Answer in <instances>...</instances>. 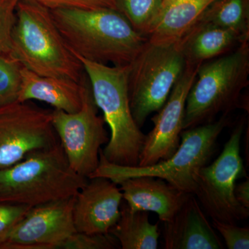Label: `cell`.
Masks as SVG:
<instances>
[{
  "label": "cell",
  "mask_w": 249,
  "mask_h": 249,
  "mask_svg": "<svg viewBox=\"0 0 249 249\" xmlns=\"http://www.w3.org/2000/svg\"><path fill=\"white\" fill-rule=\"evenodd\" d=\"M69 49L77 58L112 66L130 65L147 43L114 9L51 10Z\"/></svg>",
  "instance_id": "cell-1"
},
{
  "label": "cell",
  "mask_w": 249,
  "mask_h": 249,
  "mask_svg": "<svg viewBox=\"0 0 249 249\" xmlns=\"http://www.w3.org/2000/svg\"><path fill=\"white\" fill-rule=\"evenodd\" d=\"M10 52L25 68L41 76L80 83L86 75L55 25L51 10L31 0L18 3Z\"/></svg>",
  "instance_id": "cell-2"
},
{
  "label": "cell",
  "mask_w": 249,
  "mask_h": 249,
  "mask_svg": "<svg viewBox=\"0 0 249 249\" xmlns=\"http://www.w3.org/2000/svg\"><path fill=\"white\" fill-rule=\"evenodd\" d=\"M249 85V42L231 52L205 62L198 68L187 96L183 129L215 121L237 109L249 112L243 91Z\"/></svg>",
  "instance_id": "cell-3"
},
{
  "label": "cell",
  "mask_w": 249,
  "mask_h": 249,
  "mask_svg": "<svg viewBox=\"0 0 249 249\" xmlns=\"http://www.w3.org/2000/svg\"><path fill=\"white\" fill-rule=\"evenodd\" d=\"M88 181L72 169L59 142L0 169V202L34 207L76 196Z\"/></svg>",
  "instance_id": "cell-4"
},
{
  "label": "cell",
  "mask_w": 249,
  "mask_h": 249,
  "mask_svg": "<svg viewBox=\"0 0 249 249\" xmlns=\"http://www.w3.org/2000/svg\"><path fill=\"white\" fill-rule=\"evenodd\" d=\"M77 58L84 67L93 99L110 129L109 142L101 150L103 155L114 164L138 166L146 134L136 124L131 111L129 65L109 66Z\"/></svg>",
  "instance_id": "cell-5"
},
{
  "label": "cell",
  "mask_w": 249,
  "mask_h": 249,
  "mask_svg": "<svg viewBox=\"0 0 249 249\" xmlns=\"http://www.w3.org/2000/svg\"><path fill=\"white\" fill-rule=\"evenodd\" d=\"M231 124L230 116L222 114L213 122L183 129L175 153L168 160L150 166L114 164L106 160L101 150L99 165L89 178H107L119 184L134 177H155L165 180L179 191L194 195L196 174L208 164L215 151L219 135Z\"/></svg>",
  "instance_id": "cell-6"
},
{
  "label": "cell",
  "mask_w": 249,
  "mask_h": 249,
  "mask_svg": "<svg viewBox=\"0 0 249 249\" xmlns=\"http://www.w3.org/2000/svg\"><path fill=\"white\" fill-rule=\"evenodd\" d=\"M185 69L177 44L156 45L147 40L129 65L127 80L131 111L139 128L163 107Z\"/></svg>",
  "instance_id": "cell-7"
},
{
  "label": "cell",
  "mask_w": 249,
  "mask_h": 249,
  "mask_svg": "<svg viewBox=\"0 0 249 249\" xmlns=\"http://www.w3.org/2000/svg\"><path fill=\"white\" fill-rule=\"evenodd\" d=\"M245 120L236 124L220 155L211 164L196 174L194 196L213 219L236 224L246 220L249 209L238 202L235 196L236 181L247 177L240 155V143Z\"/></svg>",
  "instance_id": "cell-8"
},
{
  "label": "cell",
  "mask_w": 249,
  "mask_h": 249,
  "mask_svg": "<svg viewBox=\"0 0 249 249\" xmlns=\"http://www.w3.org/2000/svg\"><path fill=\"white\" fill-rule=\"evenodd\" d=\"M89 78L82 82V106L76 112L54 109L52 124L72 169L89 178L98 168L101 146L109 142L103 117L98 115Z\"/></svg>",
  "instance_id": "cell-9"
},
{
  "label": "cell",
  "mask_w": 249,
  "mask_h": 249,
  "mask_svg": "<svg viewBox=\"0 0 249 249\" xmlns=\"http://www.w3.org/2000/svg\"><path fill=\"white\" fill-rule=\"evenodd\" d=\"M59 142L52 124V111L29 101L0 107V169Z\"/></svg>",
  "instance_id": "cell-10"
},
{
  "label": "cell",
  "mask_w": 249,
  "mask_h": 249,
  "mask_svg": "<svg viewBox=\"0 0 249 249\" xmlns=\"http://www.w3.org/2000/svg\"><path fill=\"white\" fill-rule=\"evenodd\" d=\"M74 199L75 196L31 208L0 249H57L60 242L76 232Z\"/></svg>",
  "instance_id": "cell-11"
},
{
  "label": "cell",
  "mask_w": 249,
  "mask_h": 249,
  "mask_svg": "<svg viewBox=\"0 0 249 249\" xmlns=\"http://www.w3.org/2000/svg\"><path fill=\"white\" fill-rule=\"evenodd\" d=\"M199 67L186 66L166 102L152 118L154 127L146 135L138 166H150L167 160L178 150L183 130L187 96Z\"/></svg>",
  "instance_id": "cell-12"
},
{
  "label": "cell",
  "mask_w": 249,
  "mask_h": 249,
  "mask_svg": "<svg viewBox=\"0 0 249 249\" xmlns=\"http://www.w3.org/2000/svg\"><path fill=\"white\" fill-rule=\"evenodd\" d=\"M104 178H88L75 196L73 218L76 231L107 234L121 216L122 192Z\"/></svg>",
  "instance_id": "cell-13"
},
{
  "label": "cell",
  "mask_w": 249,
  "mask_h": 249,
  "mask_svg": "<svg viewBox=\"0 0 249 249\" xmlns=\"http://www.w3.org/2000/svg\"><path fill=\"white\" fill-rule=\"evenodd\" d=\"M163 223L165 249L224 248L194 195H190L171 220Z\"/></svg>",
  "instance_id": "cell-14"
},
{
  "label": "cell",
  "mask_w": 249,
  "mask_h": 249,
  "mask_svg": "<svg viewBox=\"0 0 249 249\" xmlns=\"http://www.w3.org/2000/svg\"><path fill=\"white\" fill-rule=\"evenodd\" d=\"M118 185L130 209L155 213L163 222L171 220L191 195L155 177H134Z\"/></svg>",
  "instance_id": "cell-15"
},
{
  "label": "cell",
  "mask_w": 249,
  "mask_h": 249,
  "mask_svg": "<svg viewBox=\"0 0 249 249\" xmlns=\"http://www.w3.org/2000/svg\"><path fill=\"white\" fill-rule=\"evenodd\" d=\"M83 80L77 83L65 78L41 76L23 67L18 102L36 100L47 103L55 109L76 112L82 106Z\"/></svg>",
  "instance_id": "cell-16"
},
{
  "label": "cell",
  "mask_w": 249,
  "mask_h": 249,
  "mask_svg": "<svg viewBox=\"0 0 249 249\" xmlns=\"http://www.w3.org/2000/svg\"><path fill=\"white\" fill-rule=\"evenodd\" d=\"M233 31L196 23L178 45L186 66L199 67L205 62L231 52L243 42Z\"/></svg>",
  "instance_id": "cell-17"
},
{
  "label": "cell",
  "mask_w": 249,
  "mask_h": 249,
  "mask_svg": "<svg viewBox=\"0 0 249 249\" xmlns=\"http://www.w3.org/2000/svg\"><path fill=\"white\" fill-rule=\"evenodd\" d=\"M214 0H177L163 9L147 36L156 45H176Z\"/></svg>",
  "instance_id": "cell-18"
},
{
  "label": "cell",
  "mask_w": 249,
  "mask_h": 249,
  "mask_svg": "<svg viewBox=\"0 0 249 249\" xmlns=\"http://www.w3.org/2000/svg\"><path fill=\"white\" fill-rule=\"evenodd\" d=\"M109 233L115 237L123 249L158 248V223L151 224L148 212L132 211L125 201L121 203L120 218Z\"/></svg>",
  "instance_id": "cell-19"
},
{
  "label": "cell",
  "mask_w": 249,
  "mask_h": 249,
  "mask_svg": "<svg viewBox=\"0 0 249 249\" xmlns=\"http://www.w3.org/2000/svg\"><path fill=\"white\" fill-rule=\"evenodd\" d=\"M196 23L233 31L249 41V0H214Z\"/></svg>",
  "instance_id": "cell-20"
},
{
  "label": "cell",
  "mask_w": 249,
  "mask_h": 249,
  "mask_svg": "<svg viewBox=\"0 0 249 249\" xmlns=\"http://www.w3.org/2000/svg\"><path fill=\"white\" fill-rule=\"evenodd\" d=\"M116 11L139 34L147 37L163 9V0H114Z\"/></svg>",
  "instance_id": "cell-21"
},
{
  "label": "cell",
  "mask_w": 249,
  "mask_h": 249,
  "mask_svg": "<svg viewBox=\"0 0 249 249\" xmlns=\"http://www.w3.org/2000/svg\"><path fill=\"white\" fill-rule=\"evenodd\" d=\"M23 67L11 52L0 53V107L18 102Z\"/></svg>",
  "instance_id": "cell-22"
},
{
  "label": "cell",
  "mask_w": 249,
  "mask_h": 249,
  "mask_svg": "<svg viewBox=\"0 0 249 249\" xmlns=\"http://www.w3.org/2000/svg\"><path fill=\"white\" fill-rule=\"evenodd\" d=\"M116 239L111 234H88L75 232L62 241L57 249H112Z\"/></svg>",
  "instance_id": "cell-23"
},
{
  "label": "cell",
  "mask_w": 249,
  "mask_h": 249,
  "mask_svg": "<svg viewBox=\"0 0 249 249\" xmlns=\"http://www.w3.org/2000/svg\"><path fill=\"white\" fill-rule=\"evenodd\" d=\"M19 0H0V53L11 50V34Z\"/></svg>",
  "instance_id": "cell-24"
},
{
  "label": "cell",
  "mask_w": 249,
  "mask_h": 249,
  "mask_svg": "<svg viewBox=\"0 0 249 249\" xmlns=\"http://www.w3.org/2000/svg\"><path fill=\"white\" fill-rule=\"evenodd\" d=\"M213 227L220 233L229 249H249V228L237 227L213 219Z\"/></svg>",
  "instance_id": "cell-25"
},
{
  "label": "cell",
  "mask_w": 249,
  "mask_h": 249,
  "mask_svg": "<svg viewBox=\"0 0 249 249\" xmlns=\"http://www.w3.org/2000/svg\"><path fill=\"white\" fill-rule=\"evenodd\" d=\"M31 208L26 205L0 202V245Z\"/></svg>",
  "instance_id": "cell-26"
},
{
  "label": "cell",
  "mask_w": 249,
  "mask_h": 249,
  "mask_svg": "<svg viewBox=\"0 0 249 249\" xmlns=\"http://www.w3.org/2000/svg\"><path fill=\"white\" fill-rule=\"evenodd\" d=\"M50 10L74 8L82 9H116L114 0H31Z\"/></svg>",
  "instance_id": "cell-27"
},
{
  "label": "cell",
  "mask_w": 249,
  "mask_h": 249,
  "mask_svg": "<svg viewBox=\"0 0 249 249\" xmlns=\"http://www.w3.org/2000/svg\"><path fill=\"white\" fill-rule=\"evenodd\" d=\"M236 199L244 207L249 209V180L242 181L236 185L235 188Z\"/></svg>",
  "instance_id": "cell-28"
},
{
  "label": "cell",
  "mask_w": 249,
  "mask_h": 249,
  "mask_svg": "<svg viewBox=\"0 0 249 249\" xmlns=\"http://www.w3.org/2000/svg\"><path fill=\"white\" fill-rule=\"evenodd\" d=\"M177 1V0H163V9L167 5L170 4V3L173 2V1Z\"/></svg>",
  "instance_id": "cell-29"
}]
</instances>
